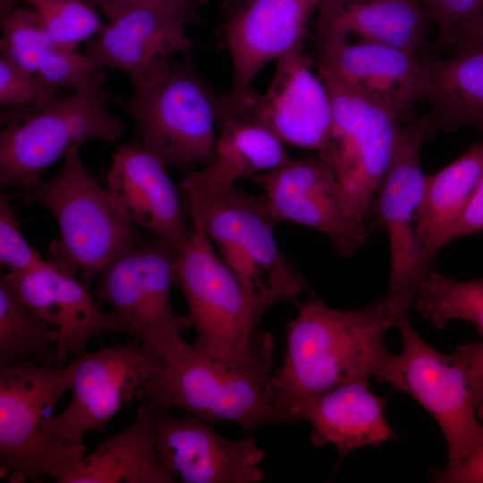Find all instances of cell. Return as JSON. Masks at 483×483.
Instances as JSON below:
<instances>
[{
    "label": "cell",
    "mask_w": 483,
    "mask_h": 483,
    "mask_svg": "<svg viewBox=\"0 0 483 483\" xmlns=\"http://www.w3.org/2000/svg\"><path fill=\"white\" fill-rule=\"evenodd\" d=\"M483 175V141L432 175H426L416 213V235L431 260L473 195Z\"/></svg>",
    "instance_id": "cell-26"
},
{
    "label": "cell",
    "mask_w": 483,
    "mask_h": 483,
    "mask_svg": "<svg viewBox=\"0 0 483 483\" xmlns=\"http://www.w3.org/2000/svg\"><path fill=\"white\" fill-rule=\"evenodd\" d=\"M177 261L174 245L145 239L106 265L93 289L97 301L114 308L126 333L164 358L185 343L182 333L191 326L171 301Z\"/></svg>",
    "instance_id": "cell-11"
},
{
    "label": "cell",
    "mask_w": 483,
    "mask_h": 483,
    "mask_svg": "<svg viewBox=\"0 0 483 483\" xmlns=\"http://www.w3.org/2000/svg\"><path fill=\"white\" fill-rule=\"evenodd\" d=\"M64 159L53 178L24 198L43 205L56 220L60 234L50 244L49 260L70 275L80 272L89 288L106 265L145 238L84 165L79 148Z\"/></svg>",
    "instance_id": "cell-6"
},
{
    "label": "cell",
    "mask_w": 483,
    "mask_h": 483,
    "mask_svg": "<svg viewBox=\"0 0 483 483\" xmlns=\"http://www.w3.org/2000/svg\"><path fill=\"white\" fill-rule=\"evenodd\" d=\"M338 18L347 35L353 33L364 40L418 55L426 46L433 22L422 0H366L345 4L341 1Z\"/></svg>",
    "instance_id": "cell-27"
},
{
    "label": "cell",
    "mask_w": 483,
    "mask_h": 483,
    "mask_svg": "<svg viewBox=\"0 0 483 483\" xmlns=\"http://www.w3.org/2000/svg\"><path fill=\"white\" fill-rule=\"evenodd\" d=\"M165 167L142 145L124 144L113 154L107 189L132 225L179 250L191 228L186 223V208Z\"/></svg>",
    "instance_id": "cell-20"
},
{
    "label": "cell",
    "mask_w": 483,
    "mask_h": 483,
    "mask_svg": "<svg viewBox=\"0 0 483 483\" xmlns=\"http://www.w3.org/2000/svg\"><path fill=\"white\" fill-rule=\"evenodd\" d=\"M72 362L59 368L32 360L0 366V473L10 482L57 483L86 454L64 443L55 428V407L70 389Z\"/></svg>",
    "instance_id": "cell-3"
},
{
    "label": "cell",
    "mask_w": 483,
    "mask_h": 483,
    "mask_svg": "<svg viewBox=\"0 0 483 483\" xmlns=\"http://www.w3.org/2000/svg\"><path fill=\"white\" fill-rule=\"evenodd\" d=\"M428 7L436 27V48L450 47L458 27L482 4L483 0H422Z\"/></svg>",
    "instance_id": "cell-35"
},
{
    "label": "cell",
    "mask_w": 483,
    "mask_h": 483,
    "mask_svg": "<svg viewBox=\"0 0 483 483\" xmlns=\"http://www.w3.org/2000/svg\"><path fill=\"white\" fill-rule=\"evenodd\" d=\"M155 411L140 399L133 421L100 441L63 483H175L161 463L151 419Z\"/></svg>",
    "instance_id": "cell-24"
},
{
    "label": "cell",
    "mask_w": 483,
    "mask_h": 483,
    "mask_svg": "<svg viewBox=\"0 0 483 483\" xmlns=\"http://www.w3.org/2000/svg\"><path fill=\"white\" fill-rule=\"evenodd\" d=\"M245 0H228L227 3V11H230L235 7H237L239 4H241Z\"/></svg>",
    "instance_id": "cell-42"
},
{
    "label": "cell",
    "mask_w": 483,
    "mask_h": 483,
    "mask_svg": "<svg viewBox=\"0 0 483 483\" xmlns=\"http://www.w3.org/2000/svg\"><path fill=\"white\" fill-rule=\"evenodd\" d=\"M394 327L402 350L389 352L375 377L411 395L432 415L447 444V466H457L483 445V422L470 375L454 353L438 352L418 334L408 311L399 315Z\"/></svg>",
    "instance_id": "cell-10"
},
{
    "label": "cell",
    "mask_w": 483,
    "mask_h": 483,
    "mask_svg": "<svg viewBox=\"0 0 483 483\" xmlns=\"http://www.w3.org/2000/svg\"><path fill=\"white\" fill-rule=\"evenodd\" d=\"M318 70L332 108L328 142L318 157L334 173L348 220L367 236L366 220L393 157L402 120L325 57L318 55Z\"/></svg>",
    "instance_id": "cell-4"
},
{
    "label": "cell",
    "mask_w": 483,
    "mask_h": 483,
    "mask_svg": "<svg viewBox=\"0 0 483 483\" xmlns=\"http://www.w3.org/2000/svg\"><path fill=\"white\" fill-rule=\"evenodd\" d=\"M369 380L351 382L308 398L292 409L299 421L310 424V442L315 446L332 445L338 464L354 449L394 439L395 432L385 416L387 397L373 394Z\"/></svg>",
    "instance_id": "cell-22"
},
{
    "label": "cell",
    "mask_w": 483,
    "mask_h": 483,
    "mask_svg": "<svg viewBox=\"0 0 483 483\" xmlns=\"http://www.w3.org/2000/svg\"><path fill=\"white\" fill-rule=\"evenodd\" d=\"M17 2L25 3L36 11L59 49L74 50L104 28L95 8L83 0H1V16L10 12Z\"/></svg>",
    "instance_id": "cell-30"
},
{
    "label": "cell",
    "mask_w": 483,
    "mask_h": 483,
    "mask_svg": "<svg viewBox=\"0 0 483 483\" xmlns=\"http://www.w3.org/2000/svg\"><path fill=\"white\" fill-rule=\"evenodd\" d=\"M290 156L285 144L262 123L226 106L219 98L218 132L209 160L189 173L181 189L219 190L242 178L272 171Z\"/></svg>",
    "instance_id": "cell-23"
},
{
    "label": "cell",
    "mask_w": 483,
    "mask_h": 483,
    "mask_svg": "<svg viewBox=\"0 0 483 483\" xmlns=\"http://www.w3.org/2000/svg\"><path fill=\"white\" fill-rule=\"evenodd\" d=\"M344 4L352 3V2H360V1H366V0H341Z\"/></svg>",
    "instance_id": "cell-43"
},
{
    "label": "cell",
    "mask_w": 483,
    "mask_h": 483,
    "mask_svg": "<svg viewBox=\"0 0 483 483\" xmlns=\"http://www.w3.org/2000/svg\"><path fill=\"white\" fill-rule=\"evenodd\" d=\"M60 97L59 89L38 73L26 71L7 58H0V105L11 108L42 106Z\"/></svg>",
    "instance_id": "cell-33"
},
{
    "label": "cell",
    "mask_w": 483,
    "mask_h": 483,
    "mask_svg": "<svg viewBox=\"0 0 483 483\" xmlns=\"http://www.w3.org/2000/svg\"><path fill=\"white\" fill-rule=\"evenodd\" d=\"M453 353L466 368L470 379L483 381V342L460 345Z\"/></svg>",
    "instance_id": "cell-40"
},
{
    "label": "cell",
    "mask_w": 483,
    "mask_h": 483,
    "mask_svg": "<svg viewBox=\"0 0 483 483\" xmlns=\"http://www.w3.org/2000/svg\"><path fill=\"white\" fill-rule=\"evenodd\" d=\"M477 415L483 422V381L472 380Z\"/></svg>",
    "instance_id": "cell-41"
},
{
    "label": "cell",
    "mask_w": 483,
    "mask_h": 483,
    "mask_svg": "<svg viewBox=\"0 0 483 483\" xmlns=\"http://www.w3.org/2000/svg\"><path fill=\"white\" fill-rule=\"evenodd\" d=\"M1 56L37 73L44 54L56 48L40 17L31 7H13L1 16Z\"/></svg>",
    "instance_id": "cell-31"
},
{
    "label": "cell",
    "mask_w": 483,
    "mask_h": 483,
    "mask_svg": "<svg viewBox=\"0 0 483 483\" xmlns=\"http://www.w3.org/2000/svg\"><path fill=\"white\" fill-rule=\"evenodd\" d=\"M401 313L384 296L354 309L319 300L300 304L287 325L283 364L270 379L273 402L297 419L292 411L301 402L369 380L389 353L386 333Z\"/></svg>",
    "instance_id": "cell-1"
},
{
    "label": "cell",
    "mask_w": 483,
    "mask_h": 483,
    "mask_svg": "<svg viewBox=\"0 0 483 483\" xmlns=\"http://www.w3.org/2000/svg\"><path fill=\"white\" fill-rule=\"evenodd\" d=\"M108 93L100 89L73 91L27 113H4L0 132V186H14L24 194L41 183L53 163L90 140L112 143L123 123L107 107Z\"/></svg>",
    "instance_id": "cell-8"
},
{
    "label": "cell",
    "mask_w": 483,
    "mask_h": 483,
    "mask_svg": "<svg viewBox=\"0 0 483 483\" xmlns=\"http://www.w3.org/2000/svg\"><path fill=\"white\" fill-rule=\"evenodd\" d=\"M340 6L339 0H322L318 8V55L379 98L401 120L407 117L425 96L421 55L364 39L347 42L338 18Z\"/></svg>",
    "instance_id": "cell-15"
},
{
    "label": "cell",
    "mask_w": 483,
    "mask_h": 483,
    "mask_svg": "<svg viewBox=\"0 0 483 483\" xmlns=\"http://www.w3.org/2000/svg\"><path fill=\"white\" fill-rule=\"evenodd\" d=\"M483 230V175L467 206L451 229L447 242Z\"/></svg>",
    "instance_id": "cell-38"
},
{
    "label": "cell",
    "mask_w": 483,
    "mask_h": 483,
    "mask_svg": "<svg viewBox=\"0 0 483 483\" xmlns=\"http://www.w3.org/2000/svg\"><path fill=\"white\" fill-rule=\"evenodd\" d=\"M275 341L264 332L240 360L227 364L184 343L165 357L162 370L142 386L153 407L177 409L205 421H229L245 429L298 420L272 400L269 383Z\"/></svg>",
    "instance_id": "cell-2"
},
{
    "label": "cell",
    "mask_w": 483,
    "mask_h": 483,
    "mask_svg": "<svg viewBox=\"0 0 483 483\" xmlns=\"http://www.w3.org/2000/svg\"><path fill=\"white\" fill-rule=\"evenodd\" d=\"M186 15L160 6L132 9L104 26L97 38L86 42L84 54L100 68L123 71L140 78L176 54L189 55L192 41Z\"/></svg>",
    "instance_id": "cell-21"
},
{
    "label": "cell",
    "mask_w": 483,
    "mask_h": 483,
    "mask_svg": "<svg viewBox=\"0 0 483 483\" xmlns=\"http://www.w3.org/2000/svg\"><path fill=\"white\" fill-rule=\"evenodd\" d=\"M37 73L57 89L89 92L102 88L106 80L103 68L96 65L83 53L51 48L42 56Z\"/></svg>",
    "instance_id": "cell-32"
},
{
    "label": "cell",
    "mask_w": 483,
    "mask_h": 483,
    "mask_svg": "<svg viewBox=\"0 0 483 483\" xmlns=\"http://www.w3.org/2000/svg\"><path fill=\"white\" fill-rule=\"evenodd\" d=\"M72 362V398L55 415V428L64 443L83 445L88 431L105 428L123 405L162 370L165 358L129 342L83 352Z\"/></svg>",
    "instance_id": "cell-13"
},
{
    "label": "cell",
    "mask_w": 483,
    "mask_h": 483,
    "mask_svg": "<svg viewBox=\"0 0 483 483\" xmlns=\"http://www.w3.org/2000/svg\"><path fill=\"white\" fill-rule=\"evenodd\" d=\"M413 303L437 328L462 319L476 325L483 335V278L461 281L429 271Z\"/></svg>",
    "instance_id": "cell-29"
},
{
    "label": "cell",
    "mask_w": 483,
    "mask_h": 483,
    "mask_svg": "<svg viewBox=\"0 0 483 483\" xmlns=\"http://www.w3.org/2000/svg\"><path fill=\"white\" fill-rule=\"evenodd\" d=\"M322 0H245L227 11L223 37L233 69L236 98L250 89L258 72L302 44L307 25Z\"/></svg>",
    "instance_id": "cell-18"
},
{
    "label": "cell",
    "mask_w": 483,
    "mask_h": 483,
    "mask_svg": "<svg viewBox=\"0 0 483 483\" xmlns=\"http://www.w3.org/2000/svg\"><path fill=\"white\" fill-rule=\"evenodd\" d=\"M426 139L424 115L401 125L393 157L370 210L377 228L384 229L389 238L390 281L383 296L398 311L408 310L413 303L433 261L416 235V213L426 179L420 149Z\"/></svg>",
    "instance_id": "cell-12"
},
{
    "label": "cell",
    "mask_w": 483,
    "mask_h": 483,
    "mask_svg": "<svg viewBox=\"0 0 483 483\" xmlns=\"http://www.w3.org/2000/svg\"><path fill=\"white\" fill-rule=\"evenodd\" d=\"M450 47L453 54L483 50V2L455 30Z\"/></svg>",
    "instance_id": "cell-39"
},
{
    "label": "cell",
    "mask_w": 483,
    "mask_h": 483,
    "mask_svg": "<svg viewBox=\"0 0 483 483\" xmlns=\"http://www.w3.org/2000/svg\"><path fill=\"white\" fill-rule=\"evenodd\" d=\"M191 233L178 250L176 282L196 330L194 343L207 355L233 364L261 339V315L224 263L199 217L188 213Z\"/></svg>",
    "instance_id": "cell-9"
},
{
    "label": "cell",
    "mask_w": 483,
    "mask_h": 483,
    "mask_svg": "<svg viewBox=\"0 0 483 483\" xmlns=\"http://www.w3.org/2000/svg\"><path fill=\"white\" fill-rule=\"evenodd\" d=\"M276 222H291L326 235L336 250L351 257L367 237L348 220L331 167L319 157H290L277 168L252 178Z\"/></svg>",
    "instance_id": "cell-17"
},
{
    "label": "cell",
    "mask_w": 483,
    "mask_h": 483,
    "mask_svg": "<svg viewBox=\"0 0 483 483\" xmlns=\"http://www.w3.org/2000/svg\"><path fill=\"white\" fill-rule=\"evenodd\" d=\"M0 263L11 273L40 268L50 263L29 244L6 195H0Z\"/></svg>",
    "instance_id": "cell-34"
},
{
    "label": "cell",
    "mask_w": 483,
    "mask_h": 483,
    "mask_svg": "<svg viewBox=\"0 0 483 483\" xmlns=\"http://www.w3.org/2000/svg\"><path fill=\"white\" fill-rule=\"evenodd\" d=\"M181 191L187 213L199 217L219 257L261 316L278 301H297L303 282L279 250L274 235L277 222L263 197L236 186Z\"/></svg>",
    "instance_id": "cell-5"
},
{
    "label": "cell",
    "mask_w": 483,
    "mask_h": 483,
    "mask_svg": "<svg viewBox=\"0 0 483 483\" xmlns=\"http://www.w3.org/2000/svg\"><path fill=\"white\" fill-rule=\"evenodd\" d=\"M131 82L132 95L120 105L142 146L165 166L205 165L217 138L219 97L191 63L172 57Z\"/></svg>",
    "instance_id": "cell-7"
},
{
    "label": "cell",
    "mask_w": 483,
    "mask_h": 483,
    "mask_svg": "<svg viewBox=\"0 0 483 483\" xmlns=\"http://www.w3.org/2000/svg\"><path fill=\"white\" fill-rule=\"evenodd\" d=\"M221 102L262 123L285 145L314 150L326 148L332 123L326 88L312 72V62L300 44L275 60L272 80L264 92L251 88Z\"/></svg>",
    "instance_id": "cell-14"
},
{
    "label": "cell",
    "mask_w": 483,
    "mask_h": 483,
    "mask_svg": "<svg viewBox=\"0 0 483 483\" xmlns=\"http://www.w3.org/2000/svg\"><path fill=\"white\" fill-rule=\"evenodd\" d=\"M425 77L424 115L428 138L438 130L462 126L483 130V50H466L451 58L421 56Z\"/></svg>",
    "instance_id": "cell-25"
},
{
    "label": "cell",
    "mask_w": 483,
    "mask_h": 483,
    "mask_svg": "<svg viewBox=\"0 0 483 483\" xmlns=\"http://www.w3.org/2000/svg\"><path fill=\"white\" fill-rule=\"evenodd\" d=\"M155 408L151 424L163 466L184 483H256L265 452L253 436L229 439L208 421Z\"/></svg>",
    "instance_id": "cell-16"
},
{
    "label": "cell",
    "mask_w": 483,
    "mask_h": 483,
    "mask_svg": "<svg viewBox=\"0 0 483 483\" xmlns=\"http://www.w3.org/2000/svg\"><path fill=\"white\" fill-rule=\"evenodd\" d=\"M17 296L56 331V359L81 354L89 340L104 333H126L118 317L104 312L75 275L50 260L45 267L4 275Z\"/></svg>",
    "instance_id": "cell-19"
},
{
    "label": "cell",
    "mask_w": 483,
    "mask_h": 483,
    "mask_svg": "<svg viewBox=\"0 0 483 483\" xmlns=\"http://www.w3.org/2000/svg\"><path fill=\"white\" fill-rule=\"evenodd\" d=\"M431 479L441 483H483V445L461 464L433 472Z\"/></svg>",
    "instance_id": "cell-37"
},
{
    "label": "cell",
    "mask_w": 483,
    "mask_h": 483,
    "mask_svg": "<svg viewBox=\"0 0 483 483\" xmlns=\"http://www.w3.org/2000/svg\"><path fill=\"white\" fill-rule=\"evenodd\" d=\"M55 328L38 317L0 275V366L23 360L57 364Z\"/></svg>",
    "instance_id": "cell-28"
},
{
    "label": "cell",
    "mask_w": 483,
    "mask_h": 483,
    "mask_svg": "<svg viewBox=\"0 0 483 483\" xmlns=\"http://www.w3.org/2000/svg\"><path fill=\"white\" fill-rule=\"evenodd\" d=\"M93 8L99 9L110 21L135 8L160 6L179 12L193 22L199 20V0H83Z\"/></svg>",
    "instance_id": "cell-36"
}]
</instances>
